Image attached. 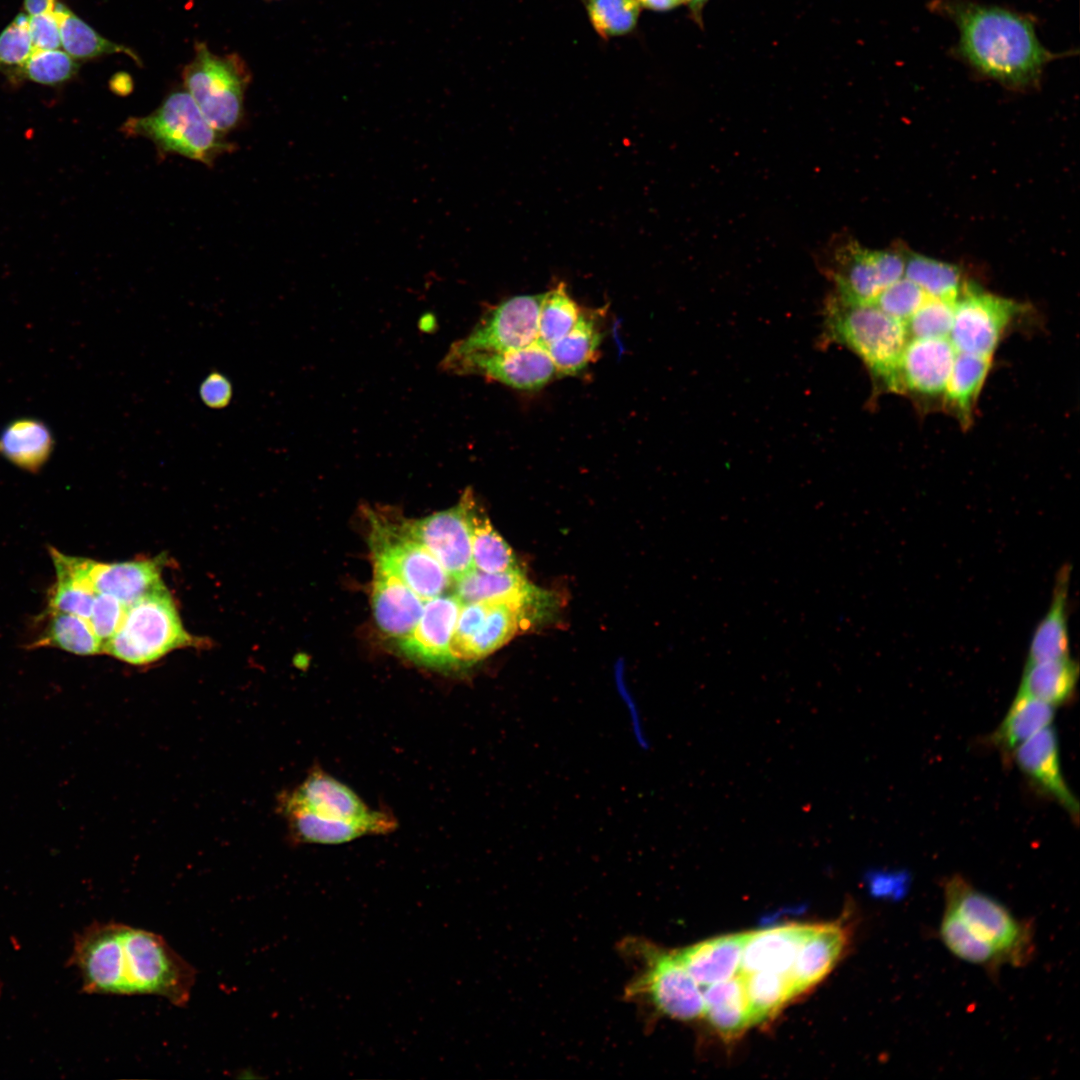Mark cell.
<instances>
[{
	"label": "cell",
	"instance_id": "cell-1",
	"mask_svg": "<svg viewBox=\"0 0 1080 1080\" xmlns=\"http://www.w3.org/2000/svg\"><path fill=\"white\" fill-rule=\"evenodd\" d=\"M89 994L153 995L184 1007L195 968L159 934L119 922H95L74 941L69 959Z\"/></svg>",
	"mask_w": 1080,
	"mask_h": 1080
},
{
	"label": "cell",
	"instance_id": "cell-2",
	"mask_svg": "<svg viewBox=\"0 0 1080 1080\" xmlns=\"http://www.w3.org/2000/svg\"><path fill=\"white\" fill-rule=\"evenodd\" d=\"M928 8L956 26L952 56L1008 88L1038 85L1047 65L1063 56L1041 43L1030 14L975 0H932Z\"/></svg>",
	"mask_w": 1080,
	"mask_h": 1080
},
{
	"label": "cell",
	"instance_id": "cell-3",
	"mask_svg": "<svg viewBox=\"0 0 1080 1080\" xmlns=\"http://www.w3.org/2000/svg\"><path fill=\"white\" fill-rule=\"evenodd\" d=\"M944 903L940 937L959 959L991 974L1005 964L1021 967L1032 960L1031 922L1016 918L963 876L955 874L945 881Z\"/></svg>",
	"mask_w": 1080,
	"mask_h": 1080
},
{
	"label": "cell",
	"instance_id": "cell-4",
	"mask_svg": "<svg viewBox=\"0 0 1080 1080\" xmlns=\"http://www.w3.org/2000/svg\"><path fill=\"white\" fill-rule=\"evenodd\" d=\"M823 338L855 353L881 390L901 394L899 362L910 338L904 322L872 303L832 295L824 309Z\"/></svg>",
	"mask_w": 1080,
	"mask_h": 1080
},
{
	"label": "cell",
	"instance_id": "cell-5",
	"mask_svg": "<svg viewBox=\"0 0 1080 1080\" xmlns=\"http://www.w3.org/2000/svg\"><path fill=\"white\" fill-rule=\"evenodd\" d=\"M618 948L637 968L624 988L625 1000L679 1021L703 1016V992L675 950L641 937L624 938Z\"/></svg>",
	"mask_w": 1080,
	"mask_h": 1080
},
{
	"label": "cell",
	"instance_id": "cell-6",
	"mask_svg": "<svg viewBox=\"0 0 1080 1080\" xmlns=\"http://www.w3.org/2000/svg\"><path fill=\"white\" fill-rule=\"evenodd\" d=\"M121 131L149 139L160 153L181 155L208 166L234 150V144L208 123L185 89L170 92L152 113L128 118Z\"/></svg>",
	"mask_w": 1080,
	"mask_h": 1080
},
{
	"label": "cell",
	"instance_id": "cell-7",
	"mask_svg": "<svg viewBox=\"0 0 1080 1080\" xmlns=\"http://www.w3.org/2000/svg\"><path fill=\"white\" fill-rule=\"evenodd\" d=\"M193 643L162 585L126 606L121 624L104 643L103 652L129 664L145 665Z\"/></svg>",
	"mask_w": 1080,
	"mask_h": 1080
},
{
	"label": "cell",
	"instance_id": "cell-8",
	"mask_svg": "<svg viewBox=\"0 0 1080 1080\" xmlns=\"http://www.w3.org/2000/svg\"><path fill=\"white\" fill-rule=\"evenodd\" d=\"M194 48V57L182 73L184 89L208 123L217 131L228 133L243 120L251 73L237 54H214L203 42H197Z\"/></svg>",
	"mask_w": 1080,
	"mask_h": 1080
},
{
	"label": "cell",
	"instance_id": "cell-9",
	"mask_svg": "<svg viewBox=\"0 0 1080 1080\" xmlns=\"http://www.w3.org/2000/svg\"><path fill=\"white\" fill-rule=\"evenodd\" d=\"M369 520L373 564L395 573L424 600L445 594L453 586L437 559L411 536L405 519L392 521L373 513Z\"/></svg>",
	"mask_w": 1080,
	"mask_h": 1080
},
{
	"label": "cell",
	"instance_id": "cell-10",
	"mask_svg": "<svg viewBox=\"0 0 1080 1080\" xmlns=\"http://www.w3.org/2000/svg\"><path fill=\"white\" fill-rule=\"evenodd\" d=\"M1024 312L1022 303L965 282L955 300L949 339L957 352L992 357Z\"/></svg>",
	"mask_w": 1080,
	"mask_h": 1080
},
{
	"label": "cell",
	"instance_id": "cell-11",
	"mask_svg": "<svg viewBox=\"0 0 1080 1080\" xmlns=\"http://www.w3.org/2000/svg\"><path fill=\"white\" fill-rule=\"evenodd\" d=\"M543 294L510 297L487 310L471 332L451 345L446 358L520 349L538 341Z\"/></svg>",
	"mask_w": 1080,
	"mask_h": 1080
},
{
	"label": "cell",
	"instance_id": "cell-12",
	"mask_svg": "<svg viewBox=\"0 0 1080 1080\" xmlns=\"http://www.w3.org/2000/svg\"><path fill=\"white\" fill-rule=\"evenodd\" d=\"M906 254L897 250H871L855 241L838 247L828 269L836 298L852 303H873L888 286L904 277Z\"/></svg>",
	"mask_w": 1080,
	"mask_h": 1080
},
{
	"label": "cell",
	"instance_id": "cell-13",
	"mask_svg": "<svg viewBox=\"0 0 1080 1080\" xmlns=\"http://www.w3.org/2000/svg\"><path fill=\"white\" fill-rule=\"evenodd\" d=\"M441 367L459 375L484 376L520 390H537L557 374L547 347L538 341L504 352L444 357Z\"/></svg>",
	"mask_w": 1080,
	"mask_h": 1080
},
{
	"label": "cell",
	"instance_id": "cell-14",
	"mask_svg": "<svg viewBox=\"0 0 1080 1080\" xmlns=\"http://www.w3.org/2000/svg\"><path fill=\"white\" fill-rule=\"evenodd\" d=\"M452 587L462 603H506L522 611L532 625L550 616L555 603L551 592L531 584L521 570L487 573L472 568L453 580Z\"/></svg>",
	"mask_w": 1080,
	"mask_h": 1080
},
{
	"label": "cell",
	"instance_id": "cell-15",
	"mask_svg": "<svg viewBox=\"0 0 1080 1080\" xmlns=\"http://www.w3.org/2000/svg\"><path fill=\"white\" fill-rule=\"evenodd\" d=\"M405 524L453 580L474 568L470 530L460 502L421 519H405Z\"/></svg>",
	"mask_w": 1080,
	"mask_h": 1080
},
{
	"label": "cell",
	"instance_id": "cell-16",
	"mask_svg": "<svg viewBox=\"0 0 1080 1080\" xmlns=\"http://www.w3.org/2000/svg\"><path fill=\"white\" fill-rule=\"evenodd\" d=\"M462 602L453 594H442L424 603L413 631L398 641L403 655L424 666L452 668L449 647Z\"/></svg>",
	"mask_w": 1080,
	"mask_h": 1080
},
{
	"label": "cell",
	"instance_id": "cell-17",
	"mask_svg": "<svg viewBox=\"0 0 1080 1080\" xmlns=\"http://www.w3.org/2000/svg\"><path fill=\"white\" fill-rule=\"evenodd\" d=\"M956 354L949 337L909 338L899 362L901 394L942 398Z\"/></svg>",
	"mask_w": 1080,
	"mask_h": 1080
},
{
	"label": "cell",
	"instance_id": "cell-18",
	"mask_svg": "<svg viewBox=\"0 0 1080 1080\" xmlns=\"http://www.w3.org/2000/svg\"><path fill=\"white\" fill-rule=\"evenodd\" d=\"M1011 755L1020 771L1077 823L1079 803L1062 773L1055 729L1051 725L1044 728L1019 745Z\"/></svg>",
	"mask_w": 1080,
	"mask_h": 1080
},
{
	"label": "cell",
	"instance_id": "cell-19",
	"mask_svg": "<svg viewBox=\"0 0 1080 1080\" xmlns=\"http://www.w3.org/2000/svg\"><path fill=\"white\" fill-rule=\"evenodd\" d=\"M280 808L301 809L335 820H362L376 812L352 789L319 768L281 799Z\"/></svg>",
	"mask_w": 1080,
	"mask_h": 1080
},
{
	"label": "cell",
	"instance_id": "cell-20",
	"mask_svg": "<svg viewBox=\"0 0 1080 1080\" xmlns=\"http://www.w3.org/2000/svg\"><path fill=\"white\" fill-rule=\"evenodd\" d=\"M371 605L378 628L398 641L407 637L417 625L424 600L392 571L373 564Z\"/></svg>",
	"mask_w": 1080,
	"mask_h": 1080
},
{
	"label": "cell",
	"instance_id": "cell-21",
	"mask_svg": "<svg viewBox=\"0 0 1080 1080\" xmlns=\"http://www.w3.org/2000/svg\"><path fill=\"white\" fill-rule=\"evenodd\" d=\"M281 811L294 840L301 843L342 844L365 835L390 833L397 826L395 818L383 811L362 820L327 819L301 809Z\"/></svg>",
	"mask_w": 1080,
	"mask_h": 1080
},
{
	"label": "cell",
	"instance_id": "cell-22",
	"mask_svg": "<svg viewBox=\"0 0 1080 1080\" xmlns=\"http://www.w3.org/2000/svg\"><path fill=\"white\" fill-rule=\"evenodd\" d=\"M847 943V929L838 923L810 925L789 973L794 994L818 983L837 962Z\"/></svg>",
	"mask_w": 1080,
	"mask_h": 1080
},
{
	"label": "cell",
	"instance_id": "cell-23",
	"mask_svg": "<svg viewBox=\"0 0 1080 1080\" xmlns=\"http://www.w3.org/2000/svg\"><path fill=\"white\" fill-rule=\"evenodd\" d=\"M810 925H785L747 933L740 973L758 971L789 974Z\"/></svg>",
	"mask_w": 1080,
	"mask_h": 1080
},
{
	"label": "cell",
	"instance_id": "cell-24",
	"mask_svg": "<svg viewBox=\"0 0 1080 1080\" xmlns=\"http://www.w3.org/2000/svg\"><path fill=\"white\" fill-rule=\"evenodd\" d=\"M159 561L152 559L116 563L89 561L88 578L92 590L109 594L128 606L164 585Z\"/></svg>",
	"mask_w": 1080,
	"mask_h": 1080
},
{
	"label": "cell",
	"instance_id": "cell-25",
	"mask_svg": "<svg viewBox=\"0 0 1080 1080\" xmlns=\"http://www.w3.org/2000/svg\"><path fill=\"white\" fill-rule=\"evenodd\" d=\"M747 933L709 939L675 950L682 964L699 986H709L735 976L740 970Z\"/></svg>",
	"mask_w": 1080,
	"mask_h": 1080
},
{
	"label": "cell",
	"instance_id": "cell-26",
	"mask_svg": "<svg viewBox=\"0 0 1080 1080\" xmlns=\"http://www.w3.org/2000/svg\"><path fill=\"white\" fill-rule=\"evenodd\" d=\"M459 502L470 530L473 567L487 573L521 570L512 549L492 526L473 490L466 489Z\"/></svg>",
	"mask_w": 1080,
	"mask_h": 1080
},
{
	"label": "cell",
	"instance_id": "cell-27",
	"mask_svg": "<svg viewBox=\"0 0 1080 1080\" xmlns=\"http://www.w3.org/2000/svg\"><path fill=\"white\" fill-rule=\"evenodd\" d=\"M1069 579L1070 568L1064 566L1057 573L1049 610L1033 633L1026 663L1070 656L1067 620Z\"/></svg>",
	"mask_w": 1080,
	"mask_h": 1080
},
{
	"label": "cell",
	"instance_id": "cell-28",
	"mask_svg": "<svg viewBox=\"0 0 1080 1080\" xmlns=\"http://www.w3.org/2000/svg\"><path fill=\"white\" fill-rule=\"evenodd\" d=\"M992 364V357L957 352L943 396V407L967 428Z\"/></svg>",
	"mask_w": 1080,
	"mask_h": 1080
},
{
	"label": "cell",
	"instance_id": "cell-29",
	"mask_svg": "<svg viewBox=\"0 0 1080 1080\" xmlns=\"http://www.w3.org/2000/svg\"><path fill=\"white\" fill-rule=\"evenodd\" d=\"M703 1000V1015L722 1038L734 1039L751 1025L741 974L709 985L703 992Z\"/></svg>",
	"mask_w": 1080,
	"mask_h": 1080
},
{
	"label": "cell",
	"instance_id": "cell-30",
	"mask_svg": "<svg viewBox=\"0 0 1080 1080\" xmlns=\"http://www.w3.org/2000/svg\"><path fill=\"white\" fill-rule=\"evenodd\" d=\"M53 448L51 431L45 423L35 418L14 420L0 433V455L28 471L40 469Z\"/></svg>",
	"mask_w": 1080,
	"mask_h": 1080
},
{
	"label": "cell",
	"instance_id": "cell-31",
	"mask_svg": "<svg viewBox=\"0 0 1080 1080\" xmlns=\"http://www.w3.org/2000/svg\"><path fill=\"white\" fill-rule=\"evenodd\" d=\"M1055 707L1034 697L1017 693L989 742L1002 752H1012L1023 742L1051 725Z\"/></svg>",
	"mask_w": 1080,
	"mask_h": 1080
},
{
	"label": "cell",
	"instance_id": "cell-32",
	"mask_svg": "<svg viewBox=\"0 0 1080 1080\" xmlns=\"http://www.w3.org/2000/svg\"><path fill=\"white\" fill-rule=\"evenodd\" d=\"M1079 678V665L1068 657L1026 663L1017 693L1052 706L1071 700Z\"/></svg>",
	"mask_w": 1080,
	"mask_h": 1080
},
{
	"label": "cell",
	"instance_id": "cell-33",
	"mask_svg": "<svg viewBox=\"0 0 1080 1080\" xmlns=\"http://www.w3.org/2000/svg\"><path fill=\"white\" fill-rule=\"evenodd\" d=\"M529 627L528 620L519 609L506 603L489 602L484 620L466 645L462 657V668L489 656L511 640L521 629Z\"/></svg>",
	"mask_w": 1080,
	"mask_h": 1080
},
{
	"label": "cell",
	"instance_id": "cell-34",
	"mask_svg": "<svg viewBox=\"0 0 1080 1080\" xmlns=\"http://www.w3.org/2000/svg\"><path fill=\"white\" fill-rule=\"evenodd\" d=\"M55 10L60 20L61 46L76 61L123 53L141 64L131 48L104 38L64 4L58 2Z\"/></svg>",
	"mask_w": 1080,
	"mask_h": 1080
},
{
	"label": "cell",
	"instance_id": "cell-35",
	"mask_svg": "<svg viewBox=\"0 0 1080 1080\" xmlns=\"http://www.w3.org/2000/svg\"><path fill=\"white\" fill-rule=\"evenodd\" d=\"M601 334L592 315L582 313L576 325L547 349L557 374L575 375L598 353Z\"/></svg>",
	"mask_w": 1080,
	"mask_h": 1080
},
{
	"label": "cell",
	"instance_id": "cell-36",
	"mask_svg": "<svg viewBox=\"0 0 1080 1080\" xmlns=\"http://www.w3.org/2000/svg\"><path fill=\"white\" fill-rule=\"evenodd\" d=\"M904 277L915 283L929 297L955 301L965 282L954 264L921 254H906Z\"/></svg>",
	"mask_w": 1080,
	"mask_h": 1080
},
{
	"label": "cell",
	"instance_id": "cell-37",
	"mask_svg": "<svg viewBox=\"0 0 1080 1080\" xmlns=\"http://www.w3.org/2000/svg\"><path fill=\"white\" fill-rule=\"evenodd\" d=\"M48 613L50 619L35 647H56L82 656L103 653V644L86 619L59 611Z\"/></svg>",
	"mask_w": 1080,
	"mask_h": 1080
},
{
	"label": "cell",
	"instance_id": "cell-38",
	"mask_svg": "<svg viewBox=\"0 0 1080 1080\" xmlns=\"http://www.w3.org/2000/svg\"><path fill=\"white\" fill-rule=\"evenodd\" d=\"M742 977L751 1024L773 1016L795 996L789 974L758 971Z\"/></svg>",
	"mask_w": 1080,
	"mask_h": 1080
},
{
	"label": "cell",
	"instance_id": "cell-39",
	"mask_svg": "<svg viewBox=\"0 0 1080 1080\" xmlns=\"http://www.w3.org/2000/svg\"><path fill=\"white\" fill-rule=\"evenodd\" d=\"M583 310L568 294L564 283L544 293L538 321V342L545 347L565 336L578 322Z\"/></svg>",
	"mask_w": 1080,
	"mask_h": 1080
},
{
	"label": "cell",
	"instance_id": "cell-40",
	"mask_svg": "<svg viewBox=\"0 0 1080 1080\" xmlns=\"http://www.w3.org/2000/svg\"><path fill=\"white\" fill-rule=\"evenodd\" d=\"M589 22L602 40L631 34L641 8L636 0H580Z\"/></svg>",
	"mask_w": 1080,
	"mask_h": 1080
},
{
	"label": "cell",
	"instance_id": "cell-41",
	"mask_svg": "<svg viewBox=\"0 0 1080 1080\" xmlns=\"http://www.w3.org/2000/svg\"><path fill=\"white\" fill-rule=\"evenodd\" d=\"M79 70L75 59L65 51L34 50L13 80L26 79L43 85H58L70 80Z\"/></svg>",
	"mask_w": 1080,
	"mask_h": 1080
},
{
	"label": "cell",
	"instance_id": "cell-42",
	"mask_svg": "<svg viewBox=\"0 0 1080 1080\" xmlns=\"http://www.w3.org/2000/svg\"><path fill=\"white\" fill-rule=\"evenodd\" d=\"M34 50L28 16L20 13L0 33V70L13 80Z\"/></svg>",
	"mask_w": 1080,
	"mask_h": 1080
},
{
	"label": "cell",
	"instance_id": "cell-43",
	"mask_svg": "<svg viewBox=\"0 0 1080 1080\" xmlns=\"http://www.w3.org/2000/svg\"><path fill=\"white\" fill-rule=\"evenodd\" d=\"M955 301L927 298L907 320L910 338L948 337L952 328Z\"/></svg>",
	"mask_w": 1080,
	"mask_h": 1080
},
{
	"label": "cell",
	"instance_id": "cell-44",
	"mask_svg": "<svg viewBox=\"0 0 1080 1080\" xmlns=\"http://www.w3.org/2000/svg\"><path fill=\"white\" fill-rule=\"evenodd\" d=\"M928 296L915 283L902 277L884 289L872 304L904 323L916 312Z\"/></svg>",
	"mask_w": 1080,
	"mask_h": 1080
},
{
	"label": "cell",
	"instance_id": "cell-45",
	"mask_svg": "<svg viewBox=\"0 0 1080 1080\" xmlns=\"http://www.w3.org/2000/svg\"><path fill=\"white\" fill-rule=\"evenodd\" d=\"M95 595L76 581L57 576L49 594V610L74 614L88 621Z\"/></svg>",
	"mask_w": 1080,
	"mask_h": 1080
},
{
	"label": "cell",
	"instance_id": "cell-46",
	"mask_svg": "<svg viewBox=\"0 0 1080 1080\" xmlns=\"http://www.w3.org/2000/svg\"><path fill=\"white\" fill-rule=\"evenodd\" d=\"M125 609V605L109 594L95 595L88 622L103 645L119 628Z\"/></svg>",
	"mask_w": 1080,
	"mask_h": 1080
},
{
	"label": "cell",
	"instance_id": "cell-47",
	"mask_svg": "<svg viewBox=\"0 0 1080 1080\" xmlns=\"http://www.w3.org/2000/svg\"><path fill=\"white\" fill-rule=\"evenodd\" d=\"M28 22L35 50H55L61 47L60 20L56 10L28 16Z\"/></svg>",
	"mask_w": 1080,
	"mask_h": 1080
},
{
	"label": "cell",
	"instance_id": "cell-48",
	"mask_svg": "<svg viewBox=\"0 0 1080 1080\" xmlns=\"http://www.w3.org/2000/svg\"><path fill=\"white\" fill-rule=\"evenodd\" d=\"M199 397L208 408L223 409L232 400V383L226 375L213 370L200 383Z\"/></svg>",
	"mask_w": 1080,
	"mask_h": 1080
},
{
	"label": "cell",
	"instance_id": "cell-49",
	"mask_svg": "<svg viewBox=\"0 0 1080 1080\" xmlns=\"http://www.w3.org/2000/svg\"><path fill=\"white\" fill-rule=\"evenodd\" d=\"M57 3V0H24V13L29 17L50 13Z\"/></svg>",
	"mask_w": 1080,
	"mask_h": 1080
},
{
	"label": "cell",
	"instance_id": "cell-50",
	"mask_svg": "<svg viewBox=\"0 0 1080 1080\" xmlns=\"http://www.w3.org/2000/svg\"><path fill=\"white\" fill-rule=\"evenodd\" d=\"M640 8L655 12H667L684 4V0H636Z\"/></svg>",
	"mask_w": 1080,
	"mask_h": 1080
},
{
	"label": "cell",
	"instance_id": "cell-51",
	"mask_svg": "<svg viewBox=\"0 0 1080 1080\" xmlns=\"http://www.w3.org/2000/svg\"><path fill=\"white\" fill-rule=\"evenodd\" d=\"M709 0H684L688 7L689 15L698 25H702L703 9Z\"/></svg>",
	"mask_w": 1080,
	"mask_h": 1080
}]
</instances>
